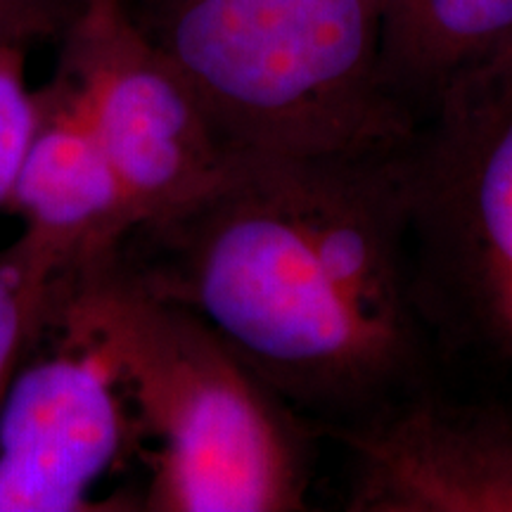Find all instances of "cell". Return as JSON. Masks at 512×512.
I'll return each instance as SVG.
<instances>
[{
  "label": "cell",
  "instance_id": "6da1fadb",
  "mask_svg": "<svg viewBox=\"0 0 512 512\" xmlns=\"http://www.w3.org/2000/svg\"><path fill=\"white\" fill-rule=\"evenodd\" d=\"M399 152L238 155L200 200L128 230L110 266L207 320L328 437L439 380Z\"/></svg>",
  "mask_w": 512,
  "mask_h": 512
},
{
  "label": "cell",
  "instance_id": "3957f363",
  "mask_svg": "<svg viewBox=\"0 0 512 512\" xmlns=\"http://www.w3.org/2000/svg\"><path fill=\"white\" fill-rule=\"evenodd\" d=\"M235 155L399 147L415 119L384 83V0H121Z\"/></svg>",
  "mask_w": 512,
  "mask_h": 512
},
{
  "label": "cell",
  "instance_id": "277c9868",
  "mask_svg": "<svg viewBox=\"0 0 512 512\" xmlns=\"http://www.w3.org/2000/svg\"><path fill=\"white\" fill-rule=\"evenodd\" d=\"M399 162L439 380L512 408V48L439 95Z\"/></svg>",
  "mask_w": 512,
  "mask_h": 512
},
{
  "label": "cell",
  "instance_id": "52a82bcc",
  "mask_svg": "<svg viewBox=\"0 0 512 512\" xmlns=\"http://www.w3.org/2000/svg\"><path fill=\"white\" fill-rule=\"evenodd\" d=\"M349 512H512V408L434 380L328 434Z\"/></svg>",
  "mask_w": 512,
  "mask_h": 512
},
{
  "label": "cell",
  "instance_id": "30bf717a",
  "mask_svg": "<svg viewBox=\"0 0 512 512\" xmlns=\"http://www.w3.org/2000/svg\"><path fill=\"white\" fill-rule=\"evenodd\" d=\"M60 283L31 271L15 247L0 252V399L53 309Z\"/></svg>",
  "mask_w": 512,
  "mask_h": 512
},
{
  "label": "cell",
  "instance_id": "8992f818",
  "mask_svg": "<svg viewBox=\"0 0 512 512\" xmlns=\"http://www.w3.org/2000/svg\"><path fill=\"white\" fill-rule=\"evenodd\" d=\"M57 72L79 91L136 226L200 200L238 157L121 0H83Z\"/></svg>",
  "mask_w": 512,
  "mask_h": 512
},
{
  "label": "cell",
  "instance_id": "8fae6325",
  "mask_svg": "<svg viewBox=\"0 0 512 512\" xmlns=\"http://www.w3.org/2000/svg\"><path fill=\"white\" fill-rule=\"evenodd\" d=\"M38 124V91L27 81V50L0 43V209Z\"/></svg>",
  "mask_w": 512,
  "mask_h": 512
},
{
  "label": "cell",
  "instance_id": "5b68a950",
  "mask_svg": "<svg viewBox=\"0 0 512 512\" xmlns=\"http://www.w3.org/2000/svg\"><path fill=\"white\" fill-rule=\"evenodd\" d=\"M131 456L117 368L62 285L0 399V512L110 510L98 489Z\"/></svg>",
  "mask_w": 512,
  "mask_h": 512
},
{
  "label": "cell",
  "instance_id": "7a4b0ae2",
  "mask_svg": "<svg viewBox=\"0 0 512 512\" xmlns=\"http://www.w3.org/2000/svg\"><path fill=\"white\" fill-rule=\"evenodd\" d=\"M117 368L145 467L140 510H309L320 434L207 320L110 261L67 285Z\"/></svg>",
  "mask_w": 512,
  "mask_h": 512
},
{
  "label": "cell",
  "instance_id": "9c48e42d",
  "mask_svg": "<svg viewBox=\"0 0 512 512\" xmlns=\"http://www.w3.org/2000/svg\"><path fill=\"white\" fill-rule=\"evenodd\" d=\"M512 48V0H384V83L415 119L458 76Z\"/></svg>",
  "mask_w": 512,
  "mask_h": 512
},
{
  "label": "cell",
  "instance_id": "ba28073f",
  "mask_svg": "<svg viewBox=\"0 0 512 512\" xmlns=\"http://www.w3.org/2000/svg\"><path fill=\"white\" fill-rule=\"evenodd\" d=\"M3 211L22 221L12 247L48 283L105 264L136 226L86 105L60 72L38 88V124Z\"/></svg>",
  "mask_w": 512,
  "mask_h": 512
},
{
  "label": "cell",
  "instance_id": "7c38bea8",
  "mask_svg": "<svg viewBox=\"0 0 512 512\" xmlns=\"http://www.w3.org/2000/svg\"><path fill=\"white\" fill-rule=\"evenodd\" d=\"M83 0H0V43L29 50L62 43Z\"/></svg>",
  "mask_w": 512,
  "mask_h": 512
}]
</instances>
